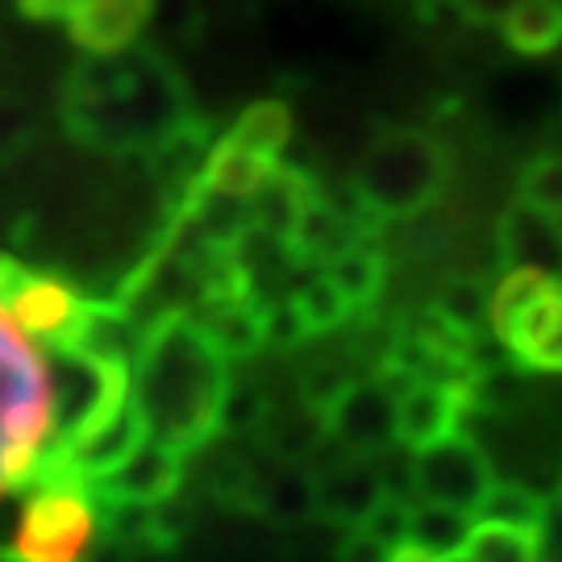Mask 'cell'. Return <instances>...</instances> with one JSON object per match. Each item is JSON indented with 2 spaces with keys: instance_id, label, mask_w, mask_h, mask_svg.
I'll return each mask as SVG.
<instances>
[{
  "instance_id": "obj_5",
  "label": "cell",
  "mask_w": 562,
  "mask_h": 562,
  "mask_svg": "<svg viewBox=\"0 0 562 562\" xmlns=\"http://www.w3.org/2000/svg\"><path fill=\"white\" fill-rule=\"evenodd\" d=\"M387 562H542L521 529L513 525H483L459 546H408Z\"/></svg>"
},
{
  "instance_id": "obj_2",
  "label": "cell",
  "mask_w": 562,
  "mask_h": 562,
  "mask_svg": "<svg viewBox=\"0 0 562 562\" xmlns=\"http://www.w3.org/2000/svg\"><path fill=\"white\" fill-rule=\"evenodd\" d=\"M171 88V76L159 59H92L67 83V121L71 130L92 142L134 138L150 121V104Z\"/></svg>"
},
{
  "instance_id": "obj_3",
  "label": "cell",
  "mask_w": 562,
  "mask_h": 562,
  "mask_svg": "<svg viewBox=\"0 0 562 562\" xmlns=\"http://www.w3.org/2000/svg\"><path fill=\"white\" fill-rule=\"evenodd\" d=\"M97 533V513L80 487L50 483L25 492L9 562H80Z\"/></svg>"
},
{
  "instance_id": "obj_1",
  "label": "cell",
  "mask_w": 562,
  "mask_h": 562,
  "mask_svg": "<svg viewBox=\"0 0 562 562\" xmlns=\"http://www.w3.org/2000/svg\"><path fill=\"white\" fill-rule=\"evenodd\" d=\"M38 338L0 304V501L63 483L67 454L121 417L125 367L88 334Z\"/></svg>"
},
{
  "instance_id": "obj_6",
  "label": "cell",
  "mask_w": 562,
  "mask_h": 562,
  "mask_svg": "<svg viewBox=\"0 0 562 562\" xmlns=\"http://www.w3.org/2000/svg\"><path fill=\"white\" fill-rule=\"evenodd\" d=\"M504 34L521 50H550L562 42V0H517L504 18Z\"/></svg>"
},
{
  "instance_id": "obj_7",
  "label": "cell",
  "mask_w": 562,
  "mask_h": 562,
  "mask_svg": "<svg viewBox=\"0 0 562 562\" xmlns=\"http://www.w3.org/2000/svg\"><path fill=\"white\" fill-rule=\"evenodd\" d=\"M76 0H21V9L38 21H67Z\"/></svg>"
},
{
  "instance_id": "obj_4",
  "label": "cell",
  "mask_w": 562,
  "mask_h": 562,
  "mask_svg": "<svg viewBox=\"0 0 562 562\" xmlns=\"http://www.w3.org/2000/svg\"><path fill=\"white\" fill-rule=\"evenodd\" d=\"M150 18V0H76L67 30L92 55H117L142 34Z\"/></svg>"
}]
</instances>
